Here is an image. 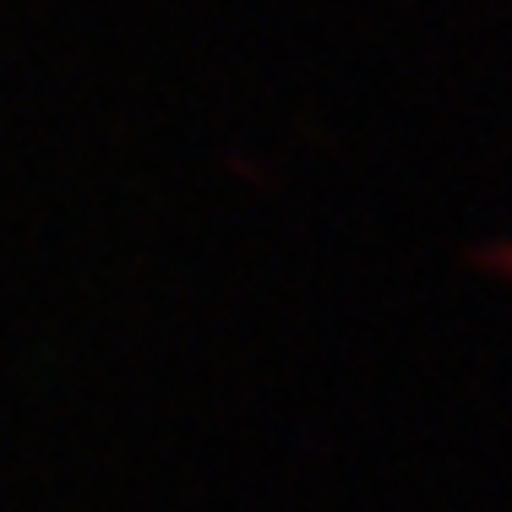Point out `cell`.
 I'll return each mask as SVG.
<instances>
[]
</instances>
